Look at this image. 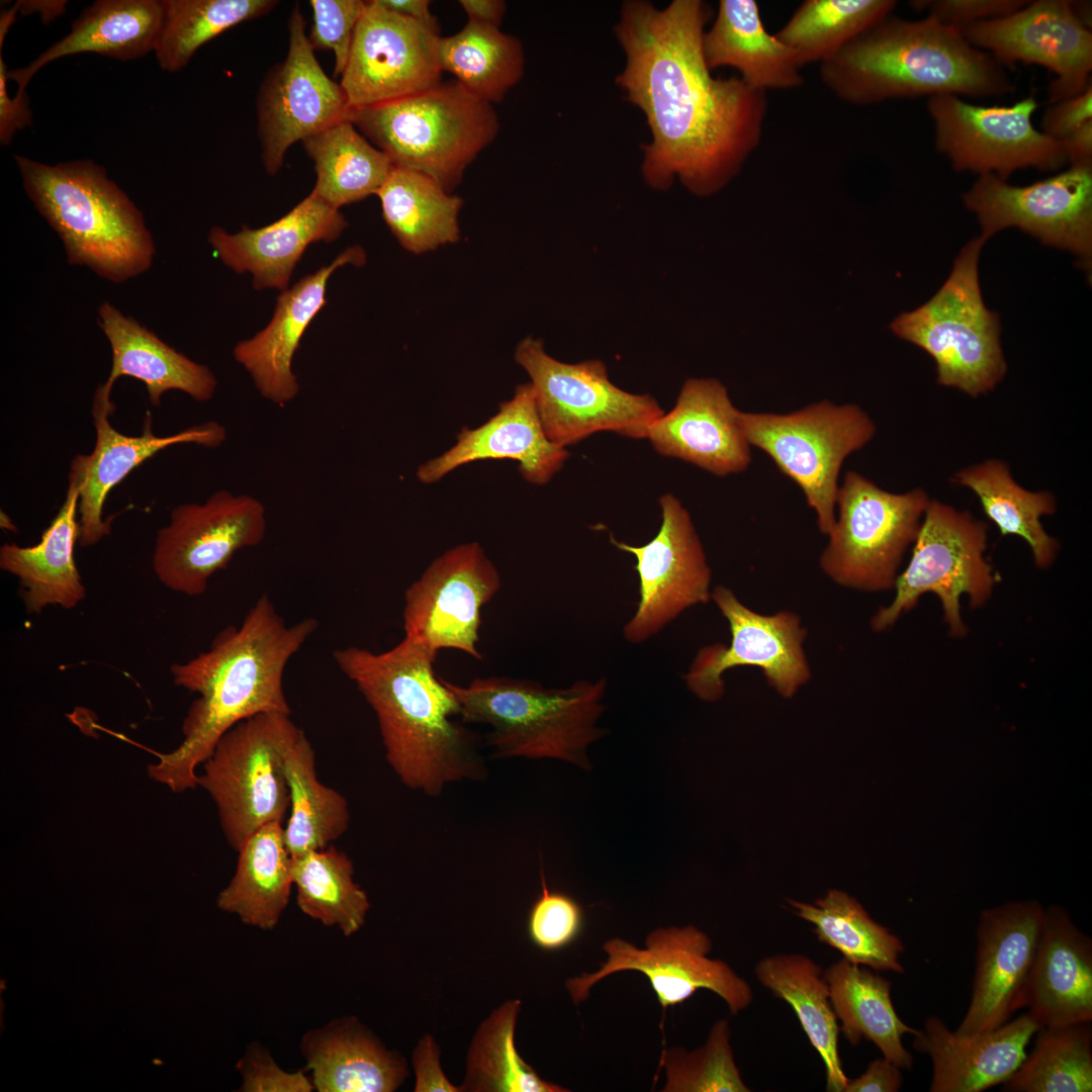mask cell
<instances>
[{
  "label": "cell",
  "mask_w": 1092,
  "mask_h": 1092,
  "mask_svg": "<svg viewBox=\"0 0 1092 1092\" xmlns=\"http://www.w3.org/2000/svg\"><path fill=\"white\" fill-rule=\"evenodd\" d=\"M710 12L702 0H673L662 9L627 0L614 27L626 57L615 83L646 118L651 141L641 146V172L657 190L677 178L697 196L713 195L762 139L766 92L739 77L715 78L706 64Z\"/></svg>",
  "instance_id": "cell-1"
},
{
  "label": "cell",
  "mask_w": 1092,
  "mask_h": 1092,
  "mask_svg": "<svg viewBox=\"0 0 1092 1092\" xmlns=\"http://www.w3.org/2000/svg\"><path fill=\"white\" fill-rule=\"evenodd\" d=\"M317 627L311 617L287 625L263 594L243 622L221 630L207 651L173 663L174 684L199 697L183 720V741L157 754L159 760L148 767L150 777L175 793L194 789L197 766L232 727L261 713L291 715L284 670Z\"/></svg>",
  "instance_id": "cell-2"
},
{
  "label": "cell",
  "mask_w": 1092,
  "mask_h": 1092,
  "mask_svg": "<svg viewBox=\"0 0 1092 1092\" xmlns=\"http://www.w3.org/2000/svg\"><path fill=\"white\" fill-rule=\"evenodd\" d=\"M333 657L373 710L386 760L406 788L438 797L451 784L486 779L476 736L435 670L437 655L403 636L384 652L359 646Z\"/></svg>",
  "instance_id": "cell-3"
},
{
  "label": "cell",
  "mask_w": 1092,
  "mask_h": 1092,
  "mask_svg": "<svg viewBox=\"0 0 1092 1092\" xmlns=\"http://www.w3.org/2000/svg\"><path fill=\"white\" fill-rule=\"evenodd\" d=\"M819 71L836 98L856 106L924 95L993 96L1012 89L997 60L929 16L911 21L889 15Z\"/></svg>",
  "instance_id": "cell-4"
},
{
  "label": "cell",
  "mask_w": 1092,
  "mask_h": 1092,
  "mask_svg": "<svg viewBox=\"0 0 1092 1092\" xmlns=\"http://www.w3.org/2000/svg\"><path fill=\"white\" fill-rule=\"evenodd\" d=\"M23 187L61 238L71 265L114 283L147 271L155 245L142 211L90 159L48 165L15 155Z\"/></svg>",
  "instance_id": "cell-5"
},
{
  "label": "cell",
  "mask_w": 1092,
  "mask_h": 1092,
  "mask_svg": "<svg viewBox=\"0 0 1092 1092\" xmlns=\"http://www.w3.org/2000/svg\"><path fill=\"white\" fill-rule=\"evenodd\" d=\"M459 704L460 720L488 727L495 759H556L592 769L590 744L607 731L599 725L607 679H578L547 688L520 677H476L468 685L445 680Z\"/></svg>",
  "instance_id": "cell-6"
},
{
  "label": "cell",
  "mask_w": 1092,
  "mask_h": 1092,
  "mask_svg": "<svg viewBox=\"0 0 1092 1092\" xmlns=\"http://www.w3.org/2000/svg\"><path fill=\"white\" fill-rule=\"evenodd\" d=\"M348 119L397 168L421 172L450 192L495 139L492 104L456 80L397 100L351 109Z\"/></svg>",
  "instance_id": "cell-7"
},
{
  "label": "cell",
  "mask_w": 1092,
  "mask_h": 1092,
  "mask_svg": "<svg viewBox=\"0 0 1092 1092\" xmlns=\"http://www.w3.org/2000/svg\"><path fill=\"white\" fill-rule=\"evenodd\" d=\"M984 244L980 237L970 241L940 289L891 324L896 336L932 357L940 385L973 397L994 389L1007 371L999 317L986 307L980 288L978 263Z\"/></svg>",
  "instance_id": "cell-8"
},
{
  "label": "cell",
  "mask_w": 1092,
  "mask_h": 1092,
  "mask_svg": "<svg viewBox=\"0 0 1092 1092\" xmlns=\"http://www.w3.org/2000/svg\"><path fill=\"white\" fill-rule=\"evenodd\" d=\"M740 423L750 446L800 487L818 529L828 535L836 519L841 466L875 437L872 418L857 404L822 400L787 414L740 411Z\"/></svg>",
  "instance_id": "cell-9"
},
{
  "label": "cell",
  "mask_w": 1092,
  "mask_h": 1092,
  "mask_svg": "<svg viewBox=\"0 0 1092 1092\" xmlns=\"http://www.w3.org/2000/svg\"><path fill=\"white\" fill-rule=\"evenodd\" d=\"M929 500L920 487L894 493L856 471H847L838 487V517L819 559L821 569L845 587L894 588L902 558L916 539Z\"/></svg>",
  "instance_id": "cell-10"
},
{
  "label": "cell",
  "mask_w": 1092,
  "mask_h": 1092,
  "mask_svg": "<svg viewBox=\"0 0 1092 1092\" xmlns=\"http://www.w3.org/2000/svg\"><path fill=\"white\" fill-rule=\"evenodd\" d=\"M515 359L531 379L545 434L561 447L603 431L646 439L651 424L664 414L652 395L613 384L601 360L564 363L531 337L519 343Z\"/></svg>",
  "instance_id": "cell-11"
},
{
  "label": "cell",
  "mask_w": 1092,
  "mask_h": 1092,
  "mask_svg": "<svg viewBox=\"0 0 1092 1092\" xmlns=\"http://www.w3.org/2000/svg\"><path fill=\"white\" fill-rule=\"evenodd\" d=\"M295 723L269 712L245 719L225 732L197 775V787L214 801L229 844L237 851L256 830L283 821L290 796L283 764L285 742Z\"/></svg>",
  "instance_id": "cell-12"
},
{
  "label": "cell",
  "mask_w": 1092,
  "mask_h": 1092,
  "mask_svg": "<svg viewBox=\"0 0 1092 1092\" xmlns=\"http://www.w3.org/2000/svg\"><path fill=\"white\" fill-rule=\"evenodd\" d=\"M913 544L911 559L895 581L894 600L873 617V629L891 627L923 594L932 593L941 603L951 635L964 636L967 627L961 616V597L968 595L971 606L980 607L995 584L992 566L985 557L986 524L968 512L930 499Z\"/></svg>",
  "instance_id": "cell-13"
},
{
  "label": "cell",
  "mask_w": 1092,
  "mask_h": 1092,
  "mask_svg": "<svg viewBox=\"0 0 1092 1092\" xmlns=\"http://www.w3.org/2000/svg\"><path fill=\"white\" fill-rule=\"evenodd\" d=\"M266 530L265 507L249 494L221 489L203 504L179 505L157 532L155 574L172 592L200 596L210 577L239 550L259 545Z\"/></svg>",
  "instance_id": "cell-14"
},
{
  "label": "cell",
  "mask_w": 1092,
  "mask_h": 1092,
  "mask_svg": "<svg viewBox=\"0 0 1092 1092\" xmlns=\"http://www.w3.org/2000/svg\"><path fill=\"white\" fill-rule=\"evenodd\" d=\"M935 146L957 171L994 174L1006 180L1027 167L1056 170L1067 163L1061 141L1037 130L1033 95L1011 106L973 105L957 95L930 97Z\"/></svg>",
  "instance_id": "cell-15"
},
{
  "label": "cell",
  "mask_w": 1092,
  "mask_h": 1092,
  "mask_svg": "<svg viewBox=\"0 0 1092 1092\" xmlns=\"http://www.w3.org/2000/svg\"><path fill=\"white\" fill-rule=\"evenodd\" d=\"M976 213L984 242L1015 226L1044 245L1073 253L1080 265L1092 263V166L1064 172L1027 186H1012L994 174L980 175L963 195Z\"/></svg>",
  "instance_id": "cell-16"
},
{
  "label": "cell",
  "mask_w": 1092,
  "mask_h": 1092,
  "mask_svg": "<svg viewBox=\"0 0 1092 1092\" xmlns=\"http://www.w3.org/2000/svg\"><path fill=\"white\" fill-rule=\"evenodd\" d=\"M603 948L608 959L597 972L566 982L576 1005L588 998L595 984L622 971H637L648 978L663 1014L699 989L717 994L732 1014L746 1009L753 999L746 981L725 962L708 957L712 941L693 925L657 928L646 936L644 948L618 937L606 941Z\"/></svg>",
  "instance_id": "cell-17"
},
{
  "label": "cell",
  "mask_w": 1092,
  "mask_h": 1092,
  "mask_svg": "<svg viewBox=\"0 0 1092 1092\" xmlns=\"http://www.w3.org/2000/svg\"><path fill=\"white\" fill-rule=\"evenodd\" d=\"M502 586L499 571L476 542L435 558L404 592V636L434 654L454 649L481 660V610Z\"/></svg>",
  "instance_id": "cell-18"
},
{
  "label": "cell",
  "mask_w": 1092,
  "mask_h": 1092,
  "mask_svg": "<svg viewBox=\"0 0 1092 1092\" xmlns=\"http://www.w3.org/2000/svg\"><path fill=\"white\" fill-rule=\"evenodd\" d=\"M299 5L288 18V50L264 76L256 98L261 160L269 175L283 165L288 149L348 119L351 107L340 83L323 70L305 33Z\"/></svg>",
  "instance_id": "cell-19"
},
{
  "label": "cell",
  "mask_w": 1092,
  "mask_h": 1092,
  "mask_svg": "<svg viewBox=\"0 0 1092 1092\" xmlns=\"http://www.w3.org/2000/svg\"><path fill=\"white\" fill-rule=\"evenodd\" d=\"M661 524L646 544L611 543L632 554L639 578V600L623 636L632 644L657 635L686 610L711 600V569L692 518L671 493L659 498Z\"/></svg>",
  "instance_id": "cell-20"
},
{
  "label": "cell",
  "mask_w": 1092,
  "mask_h": 1092,
  "mask_svg": "<svg viewBox=\"0 0 1092 1092\" xmlns=\"http://www.w3.org/2000/svg\"><path fill=\"white\" fill-rule=\"evenodd\" d=\"M711 599L726 619L731 639L728 645L700 649L682 675L695 696L707 702L719 700L724 694L723 674L736 666L760 668L769 686L784 698L793 697L810 679L803 648L806 630L795 613L758 614L724 585L716 586Z\"/></svg>",
  "instance_id": "cell-21"
},
{
  "label": "cell",
  "mask_w": 1092,
  "mask_h": 1092,
  "mask_svg": "<svg viewBox=\"0 0 1092 1092\" xmlns=\"http://www.w3.org/2000/svg\"><path fill=\"white\" fill-rule=\"evenodd\" d=\"M439 30L367 1L341 75L351 109L428 90L441 82Z\"/></svg>",
  "instance_id": "cell-22"
},
{
  "label": "cell",
  "mask_w": 1092,
  "mask_h": 1092,
  "mask_svg": "<svg viewBox=\"0 0 1092 1092\" xmlns=\"http://www.w3.org/2000/svg\"><path fill=\"white\" fill-rule=\"evenodd\" d=\"M962 34L998 62L1037 64L1054 72L1057 78L1049 87L1053 103L1091 85L1092 33L1075 16L1071 1L1038 0L1008 16L976 22Z\"/></svg>",
  "instance_id": "cell-23"
},
{
  "label": "cell",
  "mask_w": 1092,
  "mask_h": 1092,
  "mask_svg": "<svg viewBox=\"0 0 1092 1092\" xmlns=\"http://www.w3.org/2000/svg\"><path fill=\"white\" fill-rule=\"evenodd\" d=\"M1043 918L1036 901L1008 902L981 913L972 997L958 1033L993 1030L1025 1006Z\"/></svg>",
  "instance_id": "cell-24"
},
{
  "label": "cell",
  "mask_w": 1092,
  "mask_h": 1092,
  "mask_svg": "<svg viewBox=\"0 0 1092 1092\" xmlns=\"http://www.w3.org/2000/svg\"><path fill=\"white\" fill-rule=\"evenodd\" d=\"M115 407L110 395L96 389L92 403V419L96 433L95 446L90 454L77 455L69 473L81 484L79 497V544L95 545L111 532V519H104L103 509L110 490L159 451L173 445L193 443L216 448L226 439L225 428L216 421H207L169 436H157L148 414L141 435L129 436L117 431L110 423Z\"/></svg>",
  "instance_id": "cell-25"
},
{
  "label": "cell",
  "mask_w": 1092,
  "mask_h": 1092,
  "mask_svg": "<svg viewBox=\"0 0 1092 1092\" xmlns=\"http://www.w3.org/2000/svg\"><path fill=\"white\" fill-rule=\"evenodd\" d=\"M646 439L659 454L716 476L743 472L751 462L740 411L714 378L687 379L673 408L651 424Z\"/></svg>",
  "instance_id": "cell-26"
},
{
  "label": "cell",
  "mask_w": 1092,
  "mask_h": 1092,
  "mask_svg": "<svg viewBox=\"0 0 1092 1092\" xmlns=\"http://www.w3.org/2000/svg\"><path fill=\"white\" fill-rule=\"evenodd\" d=\"M568 456L566 448L545 434L529 382L519 385L514 396L502 402L483 425L463 428L450 449L420 465L417 477L431 484L475 461L509 459L518 462L525 480L543 485L562 468Z\"/></svg>",
  "instance_id": "cell-27"
},
{
  "label": "cell",
  "mask_w": 1092,
  "mask_h": 1092,
  "mask_svg": "<svg viewBox=\"0 0 1092 1092\" xmlns=\"http://www.w3.org/2000/svg\"><path fill=\"white\" fill-rule=\"evenodd\" d=\"M1039 1028L1026 1012L993 1030L961 1034L933 1015L913 1035V1048L931 1059L930 1092H982L1017 1070Z\"/></svg>",
  "instance_id": "cell-28"
},
{
  "label": "cell",
  "mask_w": 1092,
  "mask_h": 1092,
  "mask_svg": "<svg viewBox=\"0 0 1092 1092\" xmlns=\"http://www.w3.org/2000/svg\"><path fill=\"white\" fill-rule=\"evenodd\" d=\"M347 226L339 211L311 192L278 220L229 234L219 226L209 232L216 256L238 273L250 272L256 289L286 290L292 271L314 242L336 240Z\"/></svg>",
  "instance_id": "cell-29"
},
{
  "label": "cell",
  "mask_w": 1092,
  "mask_h": 1092,
  "mask_svg": "<svg viewBox=\"0 0 1092 1092\" xmlns=\"http://www.w3.org/2000/svg\"><path fill=\"white\" fill-rule=\"evenodd\" d=\"M364 261L361 248H349L330 265L303 277L279 295L269 325L235 347V359L249 372L263 397L283 405L297 395L299 384L292 358L308 324L326 303L328 280L339 267Z\"/></svg>",
  "instance_id": "cell-30"
},
{
  "label": "cell",
  "mask_w": 1092,
  "mask_h": 1092,
  "mask_svg": "<svg viewBox=\"0 0 1092 1092\" xmlns=\"http://www.w3.org/2000/svg\"><path fill=\"white\" fill-rule=\"evenodd\" d=\"M1024 1007L1040 1027L1092 1021V941L1062 907L1044 910Z\"/></svg>",
  "instance_id": "cell-31"
},
{
  "label": "cell",
  "mask_w": 1092,
  "mask_h": 1092,
  "mask_svg": "<svg viewBox=\"0 0 1092 1092\" xmlns=\"http://www.w3.org/2000/svg\"><path fill=\"white\" fill-rule=\"evenodd\" d=\"M300 1051L318 1092H393L408 1075L404 1058L355 1016L306 1031Z\"/></svg>",
  "instance_id": "cell-32"
},
{
  "label": "cell",
  "mask_w": 1092,
  "mask_h": 1092,
  "mask_svg": "<svg viewBox=\"0 0 1092 1092\" xmlns=\"http://www.w3.org/2000/svg\"><path fill=\"white\" fill-rule=\"evenodd\" d=\"M65 499L33 546L5 543L0 547V568L18 579L19 595L29 614L49 606L76 608L86 597L75 557L80 539L81 484L69 473Z\"/></svg>",
  "instance_id": "cell-33"
},
{
  "label": "cell",
  "mask_w": 1092,
  "mask_h": 1092,
  "mask_svg": "<svg viewBox=\"0 0 1092 1092\" xmlns=\"http://www.w3.org/2000/svg\"><path fill=\"white\" fill-rule=\"evenodd\" d=\"M98 324L112 352L110 374L99 386L103 392L111 394L115 381L129 376L145 383L153 405L172 389L202 402L213 396L217 381L207 366L176 351L110 302L100 304Z\"/></svg>",
  "instance_id": "cell-34"
},
{
  "label": "cell",
  "mask_w": 1092,
  "mask_h": 1092,
  "mask_svg": "<svg viewBox=\"0 0 1092 1092\" xmlns=\"http://www.w3.org/2000/svg\"><path fill=\"white\" fill-rule=\"evenodd\" d=\"M163 0H99L72 23L70 32L26 67L8 71L17 84L16 96L26 94L32 77L60 58L92 53L132 61L154 52L163 23Z\"/></svg>",
  "instance_id": "cell-35"
},
{
  "label": "cell",
  "mask_w": 1092,
  "mask_h": 1092,
  "mask_svg": "<svg viewBox=\"0 0 1092 1092\" xmlns=\"http://www.w3.org/2000/svg\"><path fill=\"white\" fill-rule=\"evenodd\" d=\"M702 48L711 71L734 68L755 90H789L804 83L803 67L795 53L766 30L755 0L719 1L714 22L703 34Z\"/></svg>",
  "instance_id": "cell-36"
},
{
  "label": "cell",
  "mask_w": 1092,
  "mask_h": 1092,
  "mask_svg": "<svg viewBox=\"0 0 1092 1092\" xmlns=\"http://www.w3.org/2000/svg\"><path fill=\"white\" fill-rule=\"evenodd\" d=\"M238 852L236 873L217 904L249 926L271 930L285 911L293 886L292 856L281 822L256 830Z\"/></svg>",
  "instance_id": "cell-37"
},
{
  "label": "cell",
  "mask_w": 1092,
  "mask_h": 1092,
  "mask_svg": "<svg viewBox=\"0 0 1092 1092\" xmlns=\"http://www.w3.org/2000/svg\"><path fill=\"white\" fill-rule=\"evenodd\" d=\"M839 1026L853 1045L866 1038L876 1044L884 1058L902 1069H911L912 1055L902 1042L904 1034L917 1029L903 1022L891 998V982L864 966L845 959L823 974Z\"/></svg>",
  "instance_id": "cell-38"
},
{
  "label": "cell",
  "mask_w": 1092,
  "mask_h": 1092,
  "mask_svg": "<svg viewBox=\"0 0 1092 1092\" xmlns=\"http://www.w3.org/2000/svg\"><path fill=\"white\" fill-rule=\"evenodd\" d=\"M754 971L760 984L795 1011L823 1060L826 1090L844 1092L849 1079L838 1053L840 1028L820 966L803 954H776L761 959Z\"/></svg>",
  "instance_id": "cell-39"
},
{
  "label": "cell",
  "mask_w": 1092,
  "mask_h": 1092,
  "mask_svg": "<svg viewBox=\"0 0 1092 1092\" xmlns=\"http://www.w3.org/2000/svg\"><path fill=\"white\" fill-rule=\"evenodd\" d=\"M283 764L290 796L284 836L291 856L328 847L347 831L349 805L342 794L318 781L313 748L296 724L285 742Z\"/></svg>",
  "instance_id": "cell-40"
},
{
  "label": "cell",
  "mask_w": 1092,
  "mask_h": 1092,
  "mask_svg": "<svg viewBox=\"0 0 1092 1092\" xmlns=\"http://www.w3.org/2000/svg\"><path fill=\"white\" fill-rule=\"evenodd\" d=\"M952 481L976 494L986 516L1002 535L1018 536L1028 544L1037 567L1052 565L1059 543L1040 522L1043 516L1057 511L1051 492L1025 489L1013 479L1007 463L998 459L965 467L953 475Z\"/></svg>",
  "instance_id": "cell-41"
},
{
  "label": "cell",
  "mask_w": 1092,
  "mask_h": 1092,
  "mask_svg": "<svg viewBox=\"0 0 1092 1092\" xmlns=\"http://www.w3.org/2000/svg\"><path fill=\"white\" fill-rule=\"evenodd\" d=\"M376 195L386 224L407 251L420 254L459 240L462 199L430 176L393 167Z\"/></svg>",
  "instance_id": "cell-42"
},
{
  "label": "cell",
  "mask_w": 1092,
  "mask_h": 1092,
  "mask_svg": "<svg viewBox=\"0 0 1092 1092\" xmlns=\"http://www.w3.org/2000/svg\"><path fill=\"white\" fill-rule=\"evenodd\" d=\"M301 143L316 173L311 193L336 209L376 194L394 167L349 119Z\"/></svg>",
  "instance_id": "cell-43"
},
{
  "label": "cell",
  "mask_w": 1092,
  "mask_h": 1092,
  "mask_svg": "<svg viewBox=\"0 0 1092 1092\" xmlns=\"http://www.w3.org/2000/svg\"><path fill=\"white\" fill-rule=\"evenodd\" d=\"M438 54L443 72L490 104L502 101L524 74L520 39L492 25L468 21L457 33L441 36Z\"/></svg>",
  "instance_id": "cell-44"
},
{
  "label": "cell",
  "mask_w": 1092,
  "mask_h": 1092,
  "mask_svg": "<svg viewBox=\"0 0 1092 1092\" xmlns=\"http://www.w3.org/2000/svg\"><path fill=\"white\" fill-rule=\"evenodd\" d=\"M796 914L814 925L818 939L838 950L843 959L876 971L903 973L899 962L904 945L899 937L876 922L853 897L829 890L813 904L789 900Z\"/></svg>",
  "instance_id": "cell-45"
},
{
  "label": "cell",
  "mask_w": 1092,
  "mask_h": 1092,
  "mask_svg": "<svg viewBox=\"0 0 1092 1092\" xmlns=\"http://www.w3.org/2000/svg\"><path fill=\"white\" fill-rule=\"evenodd\" d=\"M296 902L302 913L345 936L364 925L371 904L354 880V864L343 851L328 846L292 857Z\"/></svg>",
  "instance_id": "cell-46"
},
{
  "label": "cell",
  "mask_w": 1092,
  "mask_h": 1092,
  "mask_svg": "<svg viewBox=\"0 0 1092 1092\" xmlns=\"http://www.w3.org/2000/svg\"><path fill=\"white\" fill-rule=\"evenodd\" d=\"M521 1008L511 999L478 1026L468 1048L461 1092H565L543 1080L519 1055L515 1028Z\"/></svg>",
  "instance_id": "cell-47"
},
{
  "label": "cell",
  "mask_w": 1092,
  "mask_h": 1092,
  "mask_svg": "<svg viewBox=\"0 0 1092 1092\" xmlns=\"http://www.w3.org/2000/svg\"><path fill=\"white\" fill-rule=\"evenodd\" d=\"M895 6L893 0H806L776 36L802 67L821 65L889 16Z\"/></svg>",
  "instance_id": "cell-48"
},
{
  "label": "cell",
  "mask_w": 1092,
  "mask_h": 1092,
  "mask_svg": "<svg viewBox=\"0 0 1092 1092\" xmlns=\"http://www.w3.org/2000/svg\"><path fill=\"white\" fill-rule=\"evenodd\" d=\"M163 23L154 53L163 71L175 73L185 68L203 44L270 12L278 1L163 0Z\"/></svg>",
  "instance_id": "cell-49"
},
{
  "label": "cell",
  "mask_w": 1092,
  "mask_h": 1092,
  "mask_svg": "<svg viewBox=\"0 0 1092 1092\" xmlns=\"http://www.w3.org/2000/svg\"><path fill=\"white\" fill-rule=\"evenodd\" d=\"M1033 1049L1002 1084L1007 1092L1092 1091L1091 1022L1043 1026Z\"/></svg>",
  "instance_id": "cell-50"
},
{
  "label": "cell",
  "mask_w": 1092,
  "mask_h": 1092,
  "mask_svg": "<svg viewBox=\"0 0 1092 1092\" xmlns=\"http://www.w3.org/2000/svg\"><path fill=\"white\" fill-rule=\"evenodd\" d=\"M661 1067L666 1072L664 1092H748L730 1045L726 1020L717 1021L704 1046L688 1053L682 1048L665 1050Z\"/></svg>",
  "instance_id": "cell-51"
},
{
  "label": "cell",
  "mask_w": 1092,
  "mask_h": 1092,
  "mask_svg": "<svg viewBox=\"0 0 1092 1092\" xmlns=\"http://www.w3.org/2000/svg\"><path fill=\"white\" fill-rule=\"evenodd\" d=\"M541 884L542 892L529 912L528 933L539 948L560 950L580 935L584 924L583 909L571 896L549 890L543 871Z\"/></svg>",
  "instance_id": "cell-52"
},
{
  "label": "cell",
  "mask_w": 1092,
  "mask_h": 1092,
  "mask_svg": "<svg viewBox=\"0 0 1092 1092\" xmlns=\"http://www.w3.org/2000/svg\"><path fill=\"white\" fill-rule=\"evenodd\" d=\"M313 24L307 34L313 51L332 50L334 76L342 75L351 51L358 22L366 8L362 0H310Z\"/></svg>",
  "instance_id": "cell-53"
},
{
  "label": "cell",
  "mask_w": 1092,
  "mask_h": 1092,
  "mask_svg": "<svg viewBox=\"0 0 1092 1092\" xmlns=\"http://www.w3.org/2000/svg\"><path fill=\"white\" fill-rule=\"evenodd\" d=\"M244 1092H311L313 1083L305 1070L288 1072L274 1060L268 1049L252 1041L237 1064Z\"/></svg>",
  "instance_id": "cell-54"
},
{
  "label": "cell",
  "mask_w": 1092,
  "mask_h": 1092,
  "mask_svg": "<svg viewBox=\"0 0 1092 1092\" xmlns=\"http://www.w3.org/2000/svg\"><path fill=\"white\" fill-rule=\"evenodd\" d=\"M912 3L917 9L927 8L929 17L960 32L976 22L1008 16L1027 4L1022 0H934Z\"/></svg>",
  "instance_id": "cell-55"
},
{
  "label": "cell",
  "mask_w": 1092,
  "mask_h": 1092,
  "mask_svg": "<svg viewBox=\"0 0 1092 1092\" xmlns=\"http://www.w3.org/2000/svg\"><path fill=\"white\" fill-rule=\"evenodd\" d=\"M1092 120V86L1075 97L1056 102L1043 116V132L1062 141Z\"/></svg>",
  "instance_id": "cell-56"
},
{
  "label": "cell",
  "mask_w": 1092,
  "mask_h": 1092,
  "mask_svg": "<svg viewBox=\"0 0 1092 1092\" xmlns=\"http://www.w3.org/2000/svg\"><path fill=\"white\" fill-rule=\"evenodd\" d=\"M416 1092H461L444 1074L440 1064V1049L429 1033L419 1041L413 1053Z\"/></svg>",
  "instance_id": "cell-57"
},
{
  "label": "cell",
  "mask_w": 1092,
  "mask_h": 1092,
  "mask_svg": "<svg viewBox=\"0 0 1092 1092\" xmlns=\"http://www.w3.org/2000/svg\"><path fill=\"white\" fill-rule=\"evenodd\" d=\"M7 80L8 70L0 55V142L4 146L10 144L17 130L31 124L27 94L11 98L7 91Z\"/></svg>",
  "instance_id": "cell-58"
},
{
  "label": "cell",
  "mask_w": 1092,
  "mask_h": 1092,
  "mask_svg": "<svg viewBox=\"0 0 1092 1092\" xmlns=\"http://www.w3.org/2000/svg\"><path fill=\"white\" fill-rule=\"evenodd\" d=\"M902 1068L881 1058L872 1061L863 1074L848 1081L844 1092H897L903 1083Z\"/></svg>",
  "instance_id": "cell-59"
},
{
  "label": "cell",
  "mask_w": 1092,
  "mask_h": 1092,
  "mask_svg": "<svg viewBox=\"0 0 1092 1092\" xmlns=\"http://www.w3.org/2000/svg\"><path fill=\"white\" fill-rule=\"evenodd\" d=\"M1071 166H1092V120L1061 141Z\"/></svg>",
  "instance_id": "cell-60"
},
{
  "label": "cell",
  "mask_w": 1092,
  "mask_h": 1092,
  "mask_svg": "<svg viewBox=\"0 0 1092 1092\" xmlns=\"http://www.w3.org/2000/svg\"><path fill=\"white\" fill-rule=\"evenodd\" d=\"M468 21L499 27L506 12L503 0H460Z\"/></svg>",
  "instance_id": "cell-61"
},
{
  "label": "cell",
  "mask_w": 1092,
  "mask_h": 1092,
  "mask_svg": "<svg viewBox=\"0 0 1092 1092\" xmlns=\"http://www.w3.org/2000/svg\"><path fill=\"white\" fill-rule=\"evenodd\" d=\"M383 8L439 30L437 18L430 10L428 0H376Z\"/></svg>",
  "instance_id": "cell-62"
},
{
  "label": "cell",
  "mask_w": 1092,
  "mask_h": 1092,
  "mask_svg": "<svg viewBox=\"0 0 1092 1092\" xmlns=\"http://www.w3.org/2000/svg\"><path fill=\"white\" fill-rule=\"evenodd\" d=\"M66 3V1H21L15 5L18 9L22 8V11L38 8L37 12L41 13L42 19L49 20L60 15L65 10Z\"/></svg>",
  "instance_id": "cell-63"
}]
</instances>
